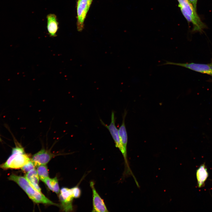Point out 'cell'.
Here are the masks:
<instances>
[{"instance_id":"cell-6","label":"cell","mask_w":212,"mask_h":212,"mask_svg":"<svg viewBox=\"0 0 212 212\" xmlns=\"http://www.w3.org/2000/svg\"><path fill=\"white\" fill-rule=\"evenodd\" d=\"M173 65L181 66L193 71L212 75V62L207 64L194 63H180L166 61L162 65Z\"/></svg>"},{"instance_id":"cell-18","label":"cell","mask_w":212,"mask_h":212,"mask_svg":"<svg viewBox=\"0 0 212 212\" xmlns=\"http://www.w3.org/2000/svg\"><path fill=\"white\" fill-rule=\"evenodd\" d=\"M50 180L51 178L48 177L44 180L43 182H44L45 183L50 190L52 191V188L50 184Z\"/></svg>"},{"instance_id":"cell-5","label":"cell","mask_w":212,"mask_h":212,"mask_svg":"<svg viewBox=\"0 0 212 212\" xmlns=\"http://www.w3.org/2000/svg\"><path fill=\"white\" fill-rule=\"evenodd\" d=\"M93 0H77V27L81 32L84 27V21Z\"/></svg>"},{"instance_id":"cell-17","label":"cell","mask_w":212,"mask_h":212,"mask_svg":"<svg viewBox=\"0 0 212 212\" xmlns=\"http://www.w3.org/2000/svg\"><path fill=\"white\" fill-rule=\"evenodd\" d=\"M74 198H79L81 194V191L78 186H76L71 188Z\"/></svg>"},{"instance_id":"cell-1","label":"cell","mask_w":212,"mask_h":212,"mask_svg":"<svg viewBox=\"0 0 212 212\" xmlns=\"http://www.w3.org/2000/svg\"><path fill=\"white\" fill-rule=\"evenodd\" d=\"M8 179L16 183L35 203L58 206L37 190L25 177L12 174L9 176Z\"/></svg>"},{"instance_id":"cell-13","label":"cell","mask_w":212,"mask_h":212,"mask_svg":"<svg viewBox=\"0 0 212 212\" xmlns=\"http://www.w3.org/2000/svg\"><path fill=\"white\" fill-rule=\"evenodd\" d=\"M25 177L37 190L41 192V188L38 185L39 177L35 168L27 173Z\"/></svg>"},{"instance_id":"cell-16","label":"cell","mask_w":212,"mask_h":212,"mask_svg":"<svg viewBox=\"0 0 212 212\" xmlns=\"http://www.w3.org/2000/svg\"><path fill=\"white\" fill-rule=\"evenodd\" d=\"M35 165L32 160H30L21 168L22 171L25 173H27L30 170L35 168Z\"/></svg>"},{"instance_id":"cell-10","label":"cell","mask_w":212,"mask_h":212,"mask_svg":"<svg viewBox=\"0 0 212 212\" xmlns=\"http://www.w3.org/2000/svg\"><path fill=\"white\" fill-rule=\"evenodd\" d=\"M47 28L49 34L51 37H56L59 29V23L56 16L54 14H50L47 15Z\"/></svg>"},{"instance_id":"cell-15","label":"cell","mask_w":212,"mask_h":212,"mask_svg":"<svg viewBox=\"0 0 212 212\" xmlns=\"http://www.w3.org/2000/svg\"><path fill=\"white\" fill-rule=\"evenodd\" d=\"M50 184L52 189V191L57 194H58L60 191L58 180L56 177L51 178Z\"/></svg>"},{"instance_id":"cell-4","label":"cell","mask_w":212,"mask_h":212,"mask_svg":"<svg viewBox=\"0 0 212 212\" xmlns=\"http://www.w3.org/2000/svg\"><path fill=\"white\" fill-rule=\"evenodd\" d=\"M101 123L109 131L115 143L116 147L119 148L122 153L124 158L125 166L126 167L127 170L130 171V169L127 158V154H126L124 151L123 148L121 144L119 137L118 132V130L117 128L115 125V118L114 111H112L111 115V121L109 125L105 124L101 120H100Z\"/></svg>"},{"instance_id":"cell-12","label":"cell","mask_w":212,"mask_h":212,"mask_svg":"<svg viewBox=\"0 0 212 212\" xmlns=\"http://www.w3.org/2000/svg\"><path fill=\"white\" fill-rule=\"evenodd\" d=\"M208 176L207 168L205 163H204L200 165L196 172V177L198 188H201L204 186L205 182Z\"/></svg>"},{"instance_id":"cell-14","label":"cell","mask_w":212,"mask_h":212,"mask_svg":"<svg viewBox=\"0 0 212 212\" xmlns=\"http://www.w3.org/2000/svg\"><path fill=\"white\" fill-rule=\"evenodd\" d=\"M37 171L39 178L43 181L49 177L48 171L46 165H41L37 166Z\"/></svg>"},{"instance_id":"cell-8","label":"cell","mask_w":212,"mask_h":212,"mask_svg":"<svg viewBox=\"0 0 212 212\" xmlns=\"http://www.w3.org/2000/svg\"><path fill=\"white\" fill-rule=\"evenodd\" d=\"M90 186L92 192V212H108L103 200L99 194L95 187V183L93 181L90 182Z\"/></svg>"},{"instance_id":"cell-19","label":"cell","mask_w":212,"mask_h":212,"mask_svg":"<svg viewBox=\"0 0 212 212\" xmlns=\"http://www.w3.org/2000/svg\"><path fill=\"white\" fill-rule=\"evenodd\" d=\"M193 6L194 8L196 10L197 4L198 0H189Z\"/></svg>"},{"instance_id":"cell-9","label":"cell","mask_w":212,"mask_h":212,"mask_svg":"<svg viewBox=\"0 0 212 212\" xmlns=\"http://www.w3.org/2000/svg\"><path fill=\"white\" fill-rule=\"evenodd\" d=\"M54 156L49 150L43 148L33 155L31 160L35 166L46 165Z\"/></svg>"},{"instance_id":"cell-11","label":"cell","mask_w":212,"mask_h":212,"mask_svg":"<svg viewBox=\"0 0 212 212\" xmlns=\"http://www.w3.org/2000/svg\"><path fill=\"white\" fill-rule=\"evenodd\" d=\"M126 114V111H125L122 117V123L118 130V132L120 142L123 148L125 153L127 154V135L125 124V119Z\"/></svg>"},{"instance_id":"cell-3","label":"cell","mask_w":212,"mask_h":212,"mask_svg":"<svg viewBox=\"0 0 212 212\" xmlns=\"http://www.w3.org/2000/svg\"><path fill=\"white\" fill-rule=\"evenodd\" d=\"M178 6L183 16L188 22L191 23L193 32H202L207 28L206 26L201 20L195 9L189 0H177Z\"/></svg>"},{"instance_id":"cell-2","label":"cell","mask_w":212,"mask_h":212,"mask_svg":"<svg viewBox=\"0 0 212 212\" xmlns=\"http://www.w3.org/2000/svg\"><path fill=\"white\" fill-rule=\"evenodd\" d=\"M14 142L15 146L12 148L11 154L5 162L0 165L4 169L21 168L31 160L29 155L25 153L21 145L16 140H14Z\"/></svg>"},{"instance_id":"cell-7","label":"cell","mask_w":212,"mask_h":212,"mask_svg":"<svg viewBox=\"0 0 212 212\" xmlns=\"http://www.w3.org/2000/svg\"><path fill=\"white\" fill-rule=\"evenodd\" d=\"M74 198L71 188H62L60 190L59 199L63 210L65 211L73 210L72 202Z\"/></svg>"},{"instance_id":"cell-20","label":"cell","mask_w":212,"mask_h":212,"mask_svg":"<svg viewBox=\"0 0 212 212\" xmlns=\"http://www.w3.org/2000/svg\"><path fill=\"white\" fill-rule=\"evenodd\" d=\"M1 140H1V138L0 137V141H1Z\"/></svg>"}]
</instances>
